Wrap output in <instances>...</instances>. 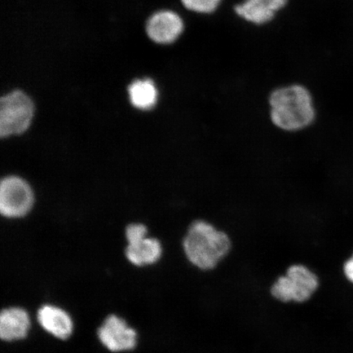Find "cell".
Listing matches in <instances>:
<instances>
[{
	"label": "cell",
	"mask_w": 353,
	"mask_h": 353,
	"mask_svg": "<svg viewBox=\"0 0 353 353\" xmlns=\"http://www.w3.org/2000/svg\"><path fill=\"white\" fill-rule=\"evenodd\" d=\"M271 121L278 129L297 132L316 118L312 96L306 87L291 85L276 88L269 96Z\"/></svg>",
	"instance_id": "6da1fadb"
},
{
	"label": "cell",
	"mask_w": 353,
	"mask_h": 353,
	"mask_svg": "<svg viewBox=\"0 0 353 353\" xmlns=\"http://www.w3.org/2000/svg\"><path fill=\"white\" fill-rule=\"evenodd\" d=\"M232 249L228 234L205 220H196L189 227L183 240L185 255L201 271L213 270Z\"/></svg>",
	"instance_id": "7a4b0ae2"
},
{
	"label": "cell",
	"mask_w": 353,
	"mask_h": 353,
	"mask_svg": "<svg viewBox=\"0 0 353 353\" xmlns=\"http://www.w3.org/2000/svg\"><path fill=\"white\" fill-rule=\"evenodd\" d=\"M319 276L305 265L293 264L277 278L270 289L272 296L282 303H303L319 289Z\"/></svg>",
	"instance_id": "3957f363"
},
{
	"label": "cell",
	"mask_w": 353,
	"mask_h": 353,
	"mask_svg": "<svg viewBox=\"0 0 353 353\" xmlns=\"http://www.w3.org/2000/svg\"><path fill=\"white\" fill-rule=\"evenodd\" d=\"M34 104L25 92L16 90L0 100V135L20 134L28 129L34 116Z\"/></svg>",
	"instance_id": "277c9868"
},
{
	"label": "cell",
	"mask_w": 353,
	"mask_h": 353,
	"mask_svg": "<svg viewBox=\"0 0 353 353\" xmlns=\"http://www.w3.org/2000/svg\"><path fill=\"white\" fill-rule=\"evenodd\" d=\"M34 196L32 188L23 179L8 176L0 184V211L6 217L19 218L32 209Z\"/></svg>",
	"instance_id": "5b68a950"
},
{
	"label": "cell",
	"mask_w": 353,
	"mask_h": 353,
	"mask_svg": "<svg viewBox=\"0 0 353 353\" xmlns=\"http://www.w3.org/2000/svg\"><path fill=\"white\" fill-rule=\"evenodd\" d=\"M99 337L101 342L112 352L131 350L137 343L135 330L130 328L120 317L114 315L108 316L101 326Z\"/></svg>",
	"instance_id": "8992f818"
},
{
	"label": "cell",
	"mask_w": 353,
	"mask_h": 353,
	"mask_svg": "<svg viewBox=\"0 0 353 353\" xmlns=\"http://www.w3.org/2000/svg\"><path fill=\"white\" fill-rule=\"evenodd\" d=\"M184 23L178 13L165 10L154 13L147 23V33L154 42L169 44L176 41L183 32Z\"/></svg>",
	"instance_id": "52a82bcc"
},
{
	"label": "cell",
	"mask_w": 353,
	"mask_h": 353,
	"mask_svg": "<svg viewBox=\"0 0 353 353\" xmlns=\"http://www.w3.org/2000/svg\"><path fill=\"white\" fill-rule=\"evenodd\" d=\"M286 3L287 0H245L235 7V11L250 23L263 25L274 19Z\"/></svg>",
	"instance_id": "ba28073f"
},
{
	"label": "cell",
	"mask_w": 353,
	"mask_h": 353,
	"mask_svg": "<svg viewBox=\"0 0 353 353\" xmlns=\"http://www.w3.org/2000/svg\"><path fill=\"white\" fill-rule=\"evenodd\" d=\"M30 328V319L24 309H4L0 315V337L3 341H12L24 339Z\"/></svg>",
	"instance_id": "9c48e42d"
},
{
	"label": "cell",
	"mask_w": 353,
	"mask_h": 353,
	"mask_svg": "<svg viewBox=\"0 0 353 353\" xmlns=\"http://www.w3.org/2000/svg\"><path fill=\"white\" fill-rule=\"evenodd\" d=\"M38 321L44 330L57 338L66 339L72 333V321L63 309L43 306L38 312Z\"/></svg>",
	"instance_id": "30bf717a"
},
{
	"label": "cell",
	"mask_w": 353,
	"mask_h": 353,
	"mask_svg": "<svg viewBox=\"0 0 353 353\" xmlns=\"http://www.w3.org/2000/svg\"><path fill=\"white\" fill-rule=\"evenodd\" d=\"M127 259L136 266L152 264L161 257L162 247L160 241L152 238L129 244L126 250Z\"/></svg>",
	"instance_id": "8fae6325"
},
{
	"label": "cell",
	"mask_w": 353,
	"mask_h": 353,
	"mask_svg": "<svg viewBox=\"0 0 353 353\" xmlns=\"http://www.w3.org/2000/svg\"><path fill=\"white\" fill-rule=\"evenodd\" d=\"M129 95L132 105L140 110L152 109L157 104L158 91L151 79H139L129 87Z\"/></svg>",
	"instance_id": "7c38bea8"
},
{
	"label": "cell",
	"mask_w": 353,
	"mask_h": 353,
	"mask_svg": "<svg viewBox=\"0 0 353 353\" xmlns=\"http://www.w3.org/2000/svg\"><path fill=\"white\" fill-rule=\"evenodd\" d=\"M189 11L200 14H210L217 10L222 0H181Z\"/></svg>",
	"instance_id": "4fadbf2b"
},
{
	"label": "cell",
	"mask_w": 353,
	"mask_h": 353,
	"mask_svg": "<svg viewBox=\"0 0 353 353\" xmlns=\"http://www.w3.org/2000/svg\"><path fill=\"white\" fill-rule=\"evenodd\" d=\"M147 235V228L143 224H131L126 229V237L129 244L143 241Z\"/></svg>",
	"instance_id": "5bb4252c"
},
{
	"label": "cell",
	"mask_w": 353,
	"mask_h": 353,
	"mask_svg": "<svg viewBox=\"0 0 353 353\" xmlns=\"http://www.w3.org/2000/svg\"><path fill=\"white\" fill-rule=\"evenodd\" d=\"M343 272L346 279L353 285V254L344 263Z\"/></svg>",
	"instance_id": "9a60e30c"
}]
</instances>
